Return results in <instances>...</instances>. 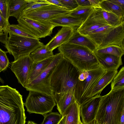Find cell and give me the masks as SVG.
Masks as SVG:
<instances>
[{
    "label": "cell",
    "instance_id": "obj_25",
    "mask_svg": "<svg viewBox=\"0 0 124 124\" xmlns=\"http://www.w3.org/2000/svg\"><path fill=\"white\" fill-rule=\"evenodd\" d=\"M99 6L102 9L115 14L124 20V10L120 7L108 0H101Z\"/></svg>",
    "mask_w": 124,
    "mask_h": 124
},
{
    "label": "cell",
    "instance_id": "obj_43",
    "mask_svg": "<svg viewBox=\"0 0 124 124\" xmlns=\"http://www.w3.org/2000/svg\"><path fill=\"white\" fill-rule=\"evenodd\" d=\"M27 124H37L33 121H28Z\"/></svg>",
    "mask_w": 124,
    "mask_h": 124
},
{
    "label": "cell",
    "instance_id": "obj_10",
    "mask_svg": "<svg viewBox=\"0 0 124 124\" xmlns=\"http://www.w3.org/2000/svg\"><path fill=\"white\" fill-rule=\"evenodd\" d=\"M71 11L51 4L22 13L21 15L35 20L45 22L59 16L68 14Z\"/></svg>",
    "mask_w": 124,
    "mask_h": 124
},
{
    "label": "cell",
    "instance_id": "obj_24",
    "mask_svg": "<svg viewBox=\"0 0 124 124\" xmlns=\"http://www.w3.org/2000/svg\"><path fill=\"white\" fill-rule=\"evenodd\" d=\"M30 55L33 62H34L42 61L54 55L53 51L49 50L46 45H44L37 48Z\"/></svg>",
    "mask_w": 124,
    "mask_h": 124
},
{
    "label": "cell",
    "instance_id": "obj_15",
    "mask_svg": "<svg viewBox=\"0 0 124 124\" xmlns=\"http://www.w3.org/2000/svg\"><path fill=\"white\" fill-rule=\"evenodd\" d=\"M75 30L72 28L62 27L53 38L46 45L50 51L55 49L67 42L72 35Z\"/></svg>",
    "mask_w": 124,
    "mask_h": 124
},
{
    "label": "cell",
    "instance_id": "obj_33",
    "mask_svg": "<svg viewBox=\"0 0 124 124\" xmlns=\"http://www.w3.org/2000/svg\"><path fill=\"white\" fill-rule=\"evenodd\" d=\"M7 51H3L0 48V72L5 70L10 63L8 57Z\"/></svg>",
    "mask_w": 124,
    "mask_h": 124
},
{
    "label": "cell",
    "instance_id": "obj_20",
    "mask_svg": "<svg viewBox=\"0 0 124 124\" xmlns=\"http://www.w3.org/2000/svg\"><path fill=\"white\" fill-rule=\"evenodd\" d=\"M54 56L40 62H32L30 67L27 85L35 79L47 68L52 61Z\"/></svg>",
    "mask_w": 124,
    "mask_h": 124
},
{
    "label": "cell",
    "instance_id": "obj_40",
    "mask_svg": "<svg viewBox=\"0 0 124 124\" xmlns=\"http://www.w3.org/2000/svg\"><path fill=\"white\" fill-rule=\"evenodd\" d=\"M46 0L51 4L64 8L60 0Z\"/></svg>",
    "mask_w": 124,
    "mask_h": 124
},
{
    "label": "cell",
    "instance_id": "obj_39",
    "mask_svg": "<svg viewBox=\"0 0 124 124\" xmlns=\"http://www.w3.org/2000/svg\"><path fill=\"white\" fill-rule=\"evenodd\" d=\"M8 32L0 33V42L6 44L8 39Z\"/></svg>",
    "mask_w": 124,
    "mask_h": 124
},
{
    "label": "cell",
    "instance_id": "obj_8",
    "mask_svg": "<svg viewBox=\"0 0 124 124\" xmlns=\"http://www.w3.org/2000/svg\"><path fill=\"white\" fill-rule=\"evenodd\" d=\"M56 105L52 95L32 91L29 93L24 103L29 113H35L44 116L51 112Z\"/></svg>",
    "mask_w": 124,
    "mask_h": 124
},
{
    "label": "cell",
    "instance_id": "obj_31",
    "mask_svg": "<svg viewBox=\"0 0 124 124\" xmlns=\"http://www.w3.org/2000/svg\"><path fill=\"white\" fill-rule=\"evenodd\" d=\"M26 0L27 3L26 7L22 13L29 12L41 7L51 4L46 0Z\"/></svg>",
    "mask_w": 124,
    "mask_h": 124
},
{
    "label": "cell",
    "instance_id": "obj_42",
    "mask_svg": "<svg viewBox=\"0 0 124 124\" xmlns=\"http://www.w3.org/2000/svg\"><path fill=\"white\" fill-rule=\"evenodd\" d=\"M124 112H123L121 116L120 124H124Z\"/></svg>",
    "mask_w": 124,
    "mask_h": 124
},
{
    "label": "cell",
    "instance_id": "obj_17",
    "mask_svg": "<svg viewBox=\"0 0 124 124\" xmlns=\"http://www.w3.org/2000/svg\"><path fill=\"white\" fill-rule=\"evenodd\" d=\"M74 90L72 89L65 92L55 94L53 96L60 114L62 115L67 108L76 101Z\"/></svg>",
    "mask_w": 124,
    "mask_h": 124
},
{
    "label": "cell",
    "instance_id": "obj_28",
    "mask_svg": "<svg viewBox=\"0 0 124 124\" xmlns=\"http://www.w3.org/2000/svg\"><path fill=\"white\" fill-rule=\"evenodd\" d=\"M95 52L98 54L112 55L121 57L124 54V49L116 45H111L97 49Z\"/></svg>",
    "mask_w": 124,
    "mask_h": 124
},
{
    "label": "cell",
    "instance_id": "obj_37",
    "mask_svg": "<svg viewBox=\"0 0 124 124\" xmlns=\"http://www.w3.org/2000/svg\"><path fill=\"white\" fill-rule=\"evenodd\" d=\"M76 0L78 6L93 7L89 0Z\"/></svg>",
    "mask_w": 124,
    "mask_h": 124
},
{
    "label": "cell",
    "instance_id": "obj_2",
    "mask_svg": "<svg viewBox=\"0 0 124 124\" xmlns=\"http://www.w3.org/2000/svg\"><path fill=\"white\" fill-rule=\"evenodd\" d=\"M124 112V88L111 90L108 93L101 96L94 124H120Z\"/></svg>",
    "mask_w": 124,
    "mask_h": 124
},
{
    "label": "cell",
    "instance_id": "obj_35",
    "mask_svg": "<svg viewBox=\"0 0 124 124\" xmlns=\"http://www.w3.org/2000/svg\"><path fill=\"white\" fill-rule=\"evenodd\" d=\"M0 11L4 18L8 21V0H0Z\"/></svg>",
    "mask_w": 124,
    "mask_h": 124
},
{
    "label": "cell",
    "instance_id": "obj_12",
    "mask_svg": "<svg viewBox=\"0 0 124 124\" xmlns=\"http://www.w3.org/2000/svg\"><path fill=\"white\" fill-rule=\"evenodd\" d=\"M101 9L95 8L86 20L76 31L80 34L86 36L90 32L101 27L109 25L104 18Z\"/></svg>",
    "mask_w": 124,
    "mask_h": 124
},
{
    "label": "cell",
    "instance_id": "obj_29",
    "mask_svg": "<svg viewBox=\"0 0 124 124\" xmlns=\"http://www.w3.org/2000/svg\"><path fill=\"white\" fill-rule=\"evenodd\" d=\"M101 12L104 18L108 25L115 27L124 23V21L115 14L102 9Z\"/></svg>",
    "mask_w": 124,
    "mask_h": 124
},
{
    "label": "cell",
    "instance_id": "obj_41",
    "mask_svg": "<svg viewBox=\"0 0 124 124\" xmlns=\"http://www.w3.org/2000/svg\"><path fill=\"white\" fill-rule=\"evenodd\" d=\"M62 117L58 124H65V120L66 117V115L64 114H63L62 115Z\"/></svg>",
    "mask_w": 124,
    "mask_h": 124
},
{
    "label": "cell",
    "instance_id": "obj_19",
    "mask_svg": "<svg viewBox=\"0 0 124 124\" xmlns=\"http://www.w3.org/2000/svg\"><path fill=\"white\" fill-rule=\"evenodd\" d=\"M55 27L67 26L76 30L81 25L82 22L78 19L68 14L62 15L48 21Z\"/></svg>",
    "mask_w": 124,
    "mask_h": 124
},
{
    "label": "cell",
    "instance_id": "obj_26",
    "mask_svg": "<svg viewBox=\"0 0 124 124\" xmlns=\"http://www.w3.org/2000/svg\"><path fill=\"white\" fill-rule=\"evenodd\" d=\"M94 8L78 6L71 11L68 15L78 19L82 23L86 20Z\"/></svg>",
    "mask_w": 124,
    "mask_h": 124
},
{
    "label": "cell",
    "instance_id": "obj_23",
    "mask_svg": "<svg viewBox=\"0 0 124 124\" xmlns=\"http://www.w3.org/2000/svg\"><path fill=\"white\" fill-rule=\"evenodd\" d=\"M27 3L26 0H8L9 17H14L17 19L25 8Z\"/></svg>",
    "mask_w": 124,
    "mask_h": 124
},
{
    "label": "cell",
    "instance_id": "obj_14",
    "mask_svg": "<svg viewBox=\"0 0 124 124\" xmlns=\"http://www.w3.org/2000/svg\"><path fill=\"white\" fill-rule=\"evenodd\" d=\"M101 96L100 95L95 96L80 106V115L83 124H93Z\"/></svg>",
    "mask_w": 124,
    "mask_h": 124
},
{
    "label": "cell",
    "instance_id": "obj_34",
    "mask_svg": "<svg viewBox=\"0 0 124 124\" xmlns=\"http://www.w3.org/2000/svg\"><path fill=\"white\" fill-rule=\"evenodd\" d=\"M63 8L71 11L78 7L76 0H60Z\"/></svg>",
    "mask_w": 124,
    "mask_h": 124
},
{
    "label": "cell",
    "instance_id": "obj_18",
    "mask_svg": "<svg viewBox=\"0 0 124 124\" xmlns=\"http://www.w3.org/2000/svg\"><path fill=\"white\" fill-rule=\"evenodd\" d=\"M117 73V70H106L105 73L93 88L89 97V99L95 96L100 95L104 88L112 82Z\"/></svg>",
    "mask_w": 124,
    "mask_h": 124
},
{
    "label": "cell",
    "instance_id": "obj_1",
    "mask_svg": "<svg viewBox=\"0 0 124 124\" xmlns=\"http://www.w3.org/2000/svg\"><path fill=\"white\" fill-rule=\"evenodd\" d=\"M22 96L15 88L0 86V124H25Z\"/></svg>",
    "mask_w": 124,
    "mask_h": 124
},
{
    "label": "cell",
    "instance_id": "obj_5",
    "mask_svg": "<svg viewBox=\"0 0 124 124\" xmlns=\"http://www.w3.org/2000/svg\"><path fill=\"white\" fill-rule=\"evenodd\" d=\"M124 23L113 27L109 25L100 28L86 36L96 45L97 49L111 45L124 49Z\"/></svg>",
    "mask_w": 124,
    "mask_h": 124
},
{
    "label": "cell",
    "instance_id": "obj_13",
    "mask_svg": "<svg viewBox=\"0 0 124 124\" xmlns=\"http://www.w3.org/2000/svg\"><path fill=\"white\" fill-rule=\"evenodd\" d=\"M30 54L19 57L11 63V69L14 74L19 83L25 88L27 82L31 66L33 61Z\"/></svg>",
    "mask_w": 124,
    "mask_h": 124
},
{
    "label": "cell",
    "instance_id": "obj_38",
    "mask_svg": "<svg viewBox=\"0 0 124 124\" xmlns=\"http://www.w3.org/2000/svg\"><path fill=\"white\" fill-rule=\"evenodd\" d=\"M124 10V0H108Z\"/></svg>",
    "mask_w": 124,
    "mask_h": 124
},
{
    "label": "cell",
    "instance_id": "obj_44",
    "mask_svg": "<svg viewBox=\"0 0 124 124\" xmlns=\"http://www.w3.org/2000/svg\"><path fill=\"white\" fill-rule=\"evenodd\" d=\"M0 82H1L3 84L4 83V81L3 80L0 76Z\"/></svg>",
    "mask_w": 124,
    "mask_h": 124
},
{
    "label": "cell",
    "instance_id": "obj_7",
    "mask_svg": "<svg viewBox=\"0 0 124 124\" xmlns=\"http://www.w3.org/2000/svg\"><path fill=\"white\" fill-rule=\"evenodd\" d=\"M9 34V36L4 46L8 53L13 56L14 61L21 56L30 54L44 45L39 39Z\"/></svg>",
    "mask_w": 124,
    "mask_h": 124
},
{
    "label": "cell",
    "instance_id": "obj_30",
    "mask_svg": "<svg viewBox=\"0 0 124 124\" xmlns=\"http://www.w3.org/2000/svg\"><path fill=\"white\" fill-rule=\"evenodd\" d=\"M111 90H118L124 88V67L117 73L112 81Z\"/></svg>",
    "mask_w": 124,
    "mask_h": 124
},
{
    "label": "cell",
    "instance_id": "obj_6",
    "mask_svg": "<svg viewBox=\"0 0 124 124\" xmlns=\"http://www.w3.org/2000/svg\"><path fill=\"white\" fill-rule=\"evenodd\" d=\"M74 90L76 101L80 106L90 100L92 90L106 70L100 66L90 70L80 71Z\"/></svg>",
    "mask_w": 124,
    "mask_h": 124
},
{
    "label": "cell",
    "instance_id": "obj_16",
    "mask_svg": "<svg viewBox=\"0 0 124 124\" xmlns=\"http://www.w3.org/2000/svg\"><path fill=\"white\" fill-rule=\"evenodd\" d=\"M93 53L100 66L106 70H117L122 64L121 57L112 55L98 54L95 52Z\"/></svg>",
    "mask_w": 124,
    "mask_h": 124
},
{
    "label": "cell",
    "instance_id": "obj_45",
    "mask_svg": "<svg viewBox=\"0 0 124 124\" xmlns=\"http://www.w3.org/2000/svg\"><path fill=\"white\" fill-rule=\"evenodd\" d=\"M78 124H83L81 122V120H80V121H79V123Z\"/></svg>",
    "mask_w": 124,
    "mask_h": 124
},
{
    "label": "cell",
    "instance_id": "obj_32",
    "mask_svg": "<svg viewBox=\"0 0 124 124\" xmlns=\"http://www.w3.org/2000/svg\"><path fill=\"white\" fill-rule=\"evenodd\" d=\"M43 116L44 119L41 124H58L62 116L58 112H53Z\"/></svg>",
    "mask_w": 124,
    "mask_h": 124
},
{
    "label": "cell",
    "instance_id": "obj_11",
    "mask_svg": "<svg viewBox=\"0 0 124 124\" xmlns=\"http://www.w3.org/2000/svg\"><path fill=\"white\" fill-rule=\"evenodd\" d=\"M17 19L19 24L38 39L50 36L55 27L49 22L38 21L22 15H21Z\"/></svg>",
    "mask_w": 124,
    "mask_h": 124
},
{
    "label": "cell",
    "instance_id": "obj_3",
    "mask_svg": "<svg viewBox=\"0 0 124 124\" xmlns=\"http://www.w3.org/2000/svg\"><path fill=\"white\" fill-rule=\"evenodd\" d=\"M80 73V70L70 61L63 56L56 65L51 78L52 95L75 90Z\"/></svg>",
    "mask_w": 124,
    "mask_h": 124
},
{
    "label": "cell",
    "instance_id": "obj_36",
    "mask_svg": "<svg viewBox=\"0 0 124 124\" xmlns=\"http://www.w3.org/2000/svg\"><path fill=\"white\" fill-rule=\"evenodd\" d=\"M10 24L3 17L0 11V33L8 32V29Z\"/></svg>",
    "mask_w": 124,
    "mask_h": 124
},
{
    "label": "cell",
    "instance_id": "obj_21",
    "mask_svg": "<svg viewBox=\"0 0 124 124\" xmlns=\"http://www.w3.org/2000/svg\"><path fill=\"white\" fill-rule=\"evenodd\" d=\"M68 43L85 47L93 52L97 49L94 42L86 36L82 35L75 30Z\"/></svg>",
    "mask_w": 124,
    "mask_h": 124
},
{
    "label": "cell",
    "instance_id": "obj_27",
    "mask_svg": "<svg viewBox=\"0 0 124 124\" xmlns=\"http://www.w3.org/2000/svg\"><path fill=\"white\" fill-rule=\"evenodd\" d=\"M8 32L9 34L34 39H39L18 24H10L8 28Z\"/></svg>",
    "mask_w": 124,
    "mask_h": 124
},
{
    "label": "cell",
    "instance_id": "obj_4",
    "mask_svg": "<svg viewBox=\"0 0 124 124\" xmlns=\"http://www.w3.org/2000/svg\"><path fill=\"white\" fill-rule=\"evenodd\" d=\"M58 50L80 71L92 70L100 66L93 53L85 47L67 42Z\"/></svg>",
    "mask_w": 124,
    "mask_h": 124
},
{
    "label": "cell",
    "instance_id": "obj_9",
    "mask_svg": "<svg viewBox=\"0 0 124 124\" xmlns=\"http://www.w3.org/2000/svg\"><path fill=\"white\" fill-rule=\"evenodd\" d=\"M63 56L61 53L54 55L52 61L47 68L37 78L25 88L27 91H32L52 95L50 81L53 73Z\"/></svg>",
    "mask_w": 124,
    "mask_h": 124
},
{
    "label": "cell",
    "instance_id": "obj_22",
    "mask_svg": "<svg viewBox=\"0 0 124 124\" xmlns=\"http://www.w3.org/2000/svg\"><path fill=\"white\" fill-rule=\"evenodd\" d=\"M80 106L75 101L67 108L63 113L66 115L65 124H78L80 120Z\"/></svg>",
    "mask_w": 124,
    "mask_h": 124
}]
</instances>
